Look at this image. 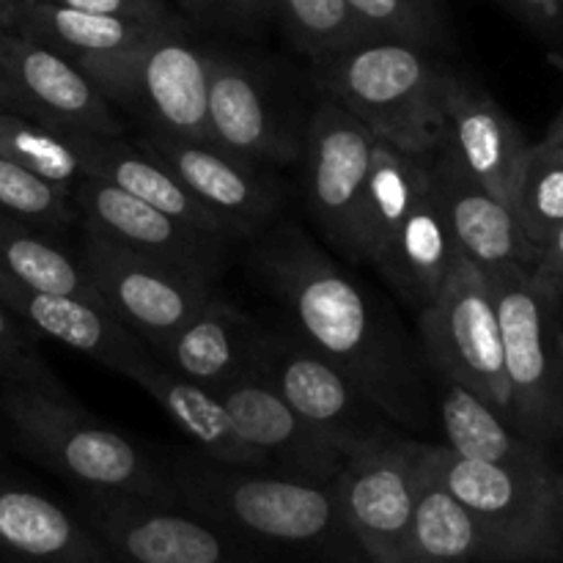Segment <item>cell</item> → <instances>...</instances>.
<instances>
[{"label": "cell", "mask_w": 563, "mask_h": 563, "mask_svg": "<svg viewBox=\"0 0 563 563\" xmlns=\"http://www.w3.org/2000/svg\"><path fill=\"white\" fill-rule=\"evenodd\" d=\"M405 563H489V544L476 517L440 482L421 449L416 506L405 542Z\"/></svg>", "instance_id": "f1b7e54d"}, {"label": "cell", "mask_w": 563, "mask_h": 563, "mask_svg": "<svg viewBox=\"0 0 563 563\" xmlns=\"http://www.w3.org/2000/svg\"><path fill=\"white\" fill-rule=\"evenodd\" d=\"M421 449V440L399 434L352 454L333 478L341 515L372 563H405Z\"/></svg>", "instance_id": "5bb4252c"}, {"label": "cell", "mask_w": 563, "mask_h": 563, "mask_svg": "<svg viewBox=\"0 0 563 563\" xmlns=\"http://www.w3.org/2000/svg\"><path fill=\"white\" fill-rule=\"evenodd\" d=\"M0 212L60 234L80 220L71 192L38 179L36 174L0 154Z\"/></svg>", "instance_id": "d590c367"}, {"label": "cell", "mask_w": 563, "mask_h": 563, "mask_svg": "<svg viewBox=\"0 0 563 563\" xmlns=\"http://www.w3.org/2000/svg\"><path fill=\"white\" fill-rule=\"evenodd\" d=\"M273 16L313 64L372 38L346 0H273Z\"/></svg>", "instance_id": "836d02e7"}, {"label": "cell", "mask_w": 563, "mask_h": 563, "mask_svg": "<svg viewBox=\"0 0 563 563\" xmlns=\"http://www.w3.org/2000/svg\"><path fill=\"white\" fill-rule=\"evenodd\" d=\"M440 146L511 209V190L528 141L476 80L456 71L445 97V135Z\"/></svg>", "instance_id": "ffe728a7"}, {"label": "cell", "mask_w": 563, "mask_h": 563, "mask_svg": "<svg viewBox=\"0 0 563 563\" xmlns=\"http://www.w3.org/2000/svg\"><path fill=\"white\" fill-rule=\"evenodd\" d=\"M561 515H563V473H561Z\"/></svg>", "instance_id": "ee69618b"}, {"label": "cell", "mask_w": 563, "mask_h": 563, "mask_svg": "<svg viewBox=\"0 0 563 563\" xmlns=\"http://www.w3.org/2000/svg\"><path fill=\"white\" fill-rule=\"evenodd\" d=\"M207 121L214 146L262 168L291 163L300 154V141L275 104L269 82L234 53H209Z\"/></svg>", "instance_id": "ac0fdd59"}, {"label": "cell", "mask_w": 563, "mask_h": 563, "mask_svg": "<svg viewBox=\"0 0 563 563\" xmlns=\"http://www.w3.org/2000/svg\"><path fill=\"white\" fill-rule=\"evenodd\" d=\"M0 108L55 130L121 137L124 121L97 82L55 49L0 27Z\"/></svg>", "instance_id": "7c38bea8"}, {"label": "cell", "mask_w": 563, "mask_h": 563, "mask_svg": "<svg viewBox=\"0 0 563 563\" xmlns=\"http://www.w3.org/2000/svg\"><path fill=\"white\" fill-rule=\"evenodd\" d=\"M0 410L33 460L86 493L179 504L170 473L119 429L77 407L71 396L0 383Z\"/></svg>", "instance_id": "277c9868"}, {"label": "cell", "mask_w": 563, "mask_h": 563, "mask_svg": "<svg viewBox=\"0 0 563 563\" xmlns=\"http://www.w3.org/2000/svg\"><path fill=\"white\" fill-rule=\"evenodd\" d=\"M0 273L49 295L99 300L80 258L58 245L53 231L0 212Z\"/></svg>", "instance_id": "4dcf8cb0"}, {"label": "cell", "mask_w": 563, "mask_h": 563, "mask_svg": "<svg viewBox=\"0 0 563 563\" xmlns=\"http://www.w3.org/2000/svg\"><path fill=\"white\" fill-rule=\"evenodd\" d=\"M460 253L445 220L434 181L405 214L372 267L394 286L396 295L416 313L438 297Z\"/></svg>", "instance_id": "603a6c76"}, {"label": "cell", "mask_w": 563, "mask_h": 563, "mask_svg": "<svg viewBox=\"0 0 563 563\" xmlns=\"http://www.w3.org/2000/svg\"><path fill=\"white\" fill-rule=\"evenodd\" d=\"M251 262L313 350L335 363L390 421L432 432L434 396L427 357L388 302L344 273L297 225H278L264 234Z\"/></svg>", "instance_id": "6da1fadb"}, {"label": "cell", "mask_w": 563, "mask_h": 563, "mask_svg": "<svg viewBox=\"0 0 563 563\" xmlns=\"http://www.w3.org/2000/svg\"><path fill=\"white\" fill-rule=\"evenodd\" d=\"M137 146L168 165L176 179L218 214L234 236H258L280 207V187L273 176L214 143L141 132Z\"/></svg>", "instance_id": "9a60e30c"}, {"label": "cell", "mask_w": 563, "mask_h": 563, "mask_svg": "<svg viewBox=\"0 0 563 563\" xmlns=\"http://www.w3.org/2000/svg\"><path fill=\"white\" fill-rule=\"evenodd\" d=\"M504 341L509 423L533 443L563 432V295L533 278L526 264L487 269Z\"/></svg>", "instance_id": "5b68a950"}, {"label": "cell", "mask_w": 563, "mask_h": 563, "mask_svg": "<svg viewBox=\"0 0 563 563\" xmlns=\"http://www.w3.org/2000/svg\"><path fill=\"white\" fill-rule=\"evenodd\" d=\"M16 14V0H0V27L14 25Z\"/></svg>", "instance_id": "7bdbcfd3"}, {"label": "cell", "mask_w": 563, "mask_h": 563, "mask_svg": "<svg viewBox=\"0 0 563 563\" xmlns=\"http://www.w3.org/2000/svg\"><path fill=\"white\" fill-rule=\"evenodd\" d=\"M432 396L438 407L440 429L445 434V449L473 462L506 467H544L553 465L542 443L515 432L506 416L473 394L456 379L432 372Z\"/></svg>", "instance_id": "484cf974"}, {"label": "cell", "mask_w": 563, "mask_h": 563, "mask_svg": "<svg viewBox=\"0 0 563 563\" xmlns=\"http://www.w3.org/2000/svg\"><path fill=\"white\" fill-rule=\"evenodd\" d=\"M251 372L273 385L311 427L346 456L399 438L390 421L335 363L313 350L300 333L264 328L253 350Z\"/></svg>", "instance_id": "ba28073f"}, {"label": "cell", "mask_w": 563, "mask_h": 563, "mask_svg": "<svg viewBox=\"0 0 563 563\" xmlns=\"http://www.w3.org/2000/svg\"><path fill=\"white\" fill-rule=\"evenodd\" d=\"M82 520L115 563H264L251 544L179 504L86 493Z\"/></svg>", "instance_id": "8fae6325"}, {"label": "cell", "mask_w": 563, "mask_h": 563, "mask_svg": "<svg viewBox=\"0 0 563 563\" xmlns=\"http://www.w3.org/2000/svg\"><path fill=\"white\" fill-rule=\"evenodd\" d=\"M130 383L146 390L163 407L165 416L198 445L201 456L220 462V465L247 467V471H269L267 456L242 438L240 429L234 427L229 410H225L223 401H220V396L214 390L190 383L181 374L170 372L154 355L132 374Z\"/></svg>", "instance_id": "cb8c5ba5"}, {"label": "cell", "mask_w": 563, "mask_h": 563, "mask_svg": "<svg viewBox=\"0 0 563 563\" xmlns=\"http://www.w3.org/2000/svg\"><path fill=\"white\" fill-rule=\"evenodd\" d=\"M93 135L55 130L0 108V154L38 179L71 192L88 176Z\"/></svg>", "instance_id": "1f68e13d"}, {"label": "cell", "mask_w": 563, "mask_h": 563, "mask_svg": "<svg viewBox=\"0 0 563 563\" xmlns=\"http://www.w3.org/2000/svg\"><path fill=\"white\" fill-rule=\"evenodd\" d=\"M214 394L242 438L267 456L278 476L330 484L350 460L258 374L245 372Z\"/></svg>", "instance_id": "e0dca14e"}, {"label": "cell", "mask_w": 563, "mask_h": 563, "mask_svg": "<svg viewBox=\"0 0 563 563\" xmlns=\"http://www.w3.org/2000/svg\"><path fill=\"white\" fill-rule=\"evenodd\" d=\"M451 77L434 49L394 38H368L313 64L319 91L401 152L440 146Z\"/></svg>", "instance_id": "3957f363"}, {"label": "cell", "mask_w": 563, "mask_h": 563, "mask_svg": "<svg viewBox=\"0 0 563 563\" xmlns=\"http://www.w3.org/2000/svg\"><path fill=\"white\" fill-rule=\"evenodd\" d=\"M427 366L456 379L509 421V385L493 286L482 267L456 253L443 289L418 313Z\"/></svg>", "instance_id": "9c48e42d"}, {"label": "cell", "mask_w": 563, "mask_h": 563, "mask_svg": "<svg viewBox=\"0 0 563 563\" xmlns=\"http://www.w3.org/2000/svg\"><path fill=\"white\" fill-rule=\"evenodd\" d=\"M561 361H563V328H561Z\"/></svg>", "instance_id": "f6af8a7d"}, {"label": "cell", "mask_w": 563, "mask_h": 563, "mask_svg": "<svg viewBox=\"0 0 563 563\" xmlns=\"http://www.w3.org/2000/svg\"><path fill=\"white\" fill-rule=\"evenodd\" d=\"M179 506L251 544L297 563H372L352 537L333 482L179 456L168 467Z\"/></svg>", "instance_id": "7a4b0ae2"}, {"label": "cell", "mask_w": 563, "mask_h": 563, "mask_svg": "<svg viewBox=\"0 0 563 563\" xmlns=\"http://www.w3.org/2000/svg\"><path fill=\"white\" fill-rule=\"evenodd\" d=\"M434 152H401L390 143H374L372 174L363 201V264H372L412 203L432 185Z\"/></svg>", "instance_id": "f546056e"}, {"label": "cell", "mask_w": 563, "mask_h": 563, "mask_svg": "<svg viewBox=\"0 0 563 563\" xmlns=\"http://www.w3.org/2000/svg\"><path fill=\"white\" fill-rule=\"evenodd\" d=\"M432 181L462 256L484 273L500 264L531 267L537 247L526 240L515 212L473 179L443 146L434 148Z\"/></svg>", "instance_id": "44dd1931"}, {"label": "cell", "mask_w": 563, "mask_h": 563, "mask_svg": "<svg viewBox=\"0 0 563 563\" xmlns=\"http://www.w3.org/2000/svg\"><path fill=\"white\" fill-rule=\"evenodd\" d=\"M71 198L80 212V225H88L143 256L218 280L225 262V245L231 242L225 236L192 229L93 176H86L71 190Z\"/></svg>", "instance_id": "2e32d148"}, {"label": "cell", "mask_w": 563, "mask_h": 563, "mask_svg": "<svg viewBox=\"0 0 563 563\" xmlns=\"http://www.w3.org/2000/svg\"><path fill=\"white\" fill-rule=\"evenodd\" d=\"M0 383L27 385L44 394L69 396L64 383L44 363L42 352L33 346L31 330L0 302Z\"/></svg>", "instance_id": "8d00e7d4"}, {"label": "cell", "mask_w": 563, "mask_h": 563, "mask_svg": "<svg viewBox=\"0 0 563 563\" xmlns=\"http://www.w3.org/2000/svg\"><path fill=\"white\" fill-rule=\"evenodd\" d=\"M212 20L234 27H258L273 16V0H196Z\"/></svg>", "instance_id": "ab89813d"}, {"label": "cell", "mask_w": 563, "mask_h": 563, "mask_svg": "<svg viewBox=\"0 0 563 563\" xmlns=\"http://www.w3.org/2000/svg\"><path fill=\"white\" fill-rule=\"evenodd\" d=\"M44 3L91 11V14L124 16V20L146 22V25H181V20L165 0H44Z\"/></svg>", "instance_id": "74e56055"}, {"label": "cell", "mask_w": 563, "mask_h": 563, "mask_svg": "<svg viewBox=\"0 0 563 563\" xmlns=\"http://www.w3.org/2000/svg\"><path fill=\"white\" fill-rule=\"evenodd\" d=\"M0 302L31 333L47 335L126 379L152 357V350L99 300L27 289L0 273Z\"/></svg>", "instance_id": "d6986e66"}, {"label": "cell", "mask_w": 563, "mask_h": 563, "mask_svg": "<svg viewBox=\"0 0 563 563\" xmlns=\"http://www.w3.org/2000/svg\"><path fill=\"white\" fill-rule=\"evenodd\" d=\"M185 25V22H181ZM14 31L44 47L55 49L77 66L108 60L124 49L135 47L152 33L174 25H146L124 16L91 14V11L66 9L44 0H16Z\"/></svg>", "instance_id": "83f0119b"}, {"label": "cell", "mask_w": 563, "mask_h": 563, "mask_svg": "<svg viewBox=\"0 0 563 563\" xmlns=\"http://www.w3.org/2000/svg\"><path fill=\"white\" fill-rule=\"evenodd\" d=\"M429 460L482 526L489 563L563 561L561 473L553 465H489L456 456L443 443H429Z\"/></svg>", "instance_id": "8992f818"}, {"label": "cell", "mask_w": 563, "mask_h": 563, "mask_svg": "<svg viewBox=\"0 0 563 563\" xmlns=\"http://www.w3.org/2000/svg\"><path fill=\"white\" fill-rule=\"evenodd\" d=\"M80 69L143 132L212 143L207 121L209 49L198 47L185 25L163 27L135 47Z\"/></svg>", "instance_id": "52a82bcc"}, {"label": "cell", "mask_w": 563, "mask_h": 563, "mask_svg": "<svg viewBox=\"0 0 563 563\" xmlns=\"http://www.w3.org/2000/svg\"><path fill=\"white\" fill-rule=\"evenodd\" d=\"M511 212L533 247L563 223V157L548 143H528L511 190Z\"/></svg>", "instance_id": "d6a6232c"}, {"label": "cell", "mask_w": 563, "mask_h": 563, "mask_svg": "<svg viewBox=\"0 0 563 563\" xmlns=\"http://www.w3.org/2000/svg\"><path fill=\"white\" fill-rule=\"evenodd\" d=\"M88 176L102 179L141 201L152 203L159 212L192 225V229L209 231V234L236 240L229 225L209 212L185 185L174 176L168 165L159 163L146 148L121 137H93L91 157H88Z\"/></svg>", "instance_id": "4316f807"}, {"label": "cell", "mask_w": 563, "mask_h": 563, "mask_svg": "<svg viewBox=\"0 0 563 563\" xmlns=\"http://www.w3.org/2000/svg\"><path fill=\"white\" fill-rule=\"evenodd\" d=\"M544 143H548L550 148H555V152L563 157V108L559 110V115L553 119V124H550L548 135H544Z\"/></svg>", "instance_id": "b9f144b4"}, {"label": "cell", "mask_w": 563, "mask_h": 563, "mask_svg": "<svg viewBox=\"0 0 563 563\" xmlns=\"http://www.w3.org/2000/svg\"><path fill=\"white\" fill-rule=\"evenodd\" d=\"M82 269L99 302L154 352L214 295V280L148 258L82 225Z\"/></svg>", "instance_id": "30bf717a"}, {"label": "cell", "mask_w": 563, "mask_h": 563, "mask_svg": "<svg viewBox=\"0 0 563 563\" xmlns=\"http://www.w3.org/2000/svg\"><path fill=\"white\" fill-rule=\"evenodd\" d=\"M0 550L25 563H115L97 533L33 489L0 482Z\"/></svg>", "instance_id": "d4e9b609"}, {"label": "cell", "mask_w": 563, "mask_h": 563, "mask_svg": "<svg viewBox=\"0 0 563 563\" xmlns=\"http://www.w3.org/2000/svg\"><path fill=\"white\" fill-rule=\"evenodd\" d=\"M531 273L539 284L563 295V223L548 236L544 245L537 247Z\"/></svg>", "instance_id": "60d3db41"}, {"label": "cell", "mask_w": 563, "mask_h": 563, "mask_svg": "<svg viewBox=\"0 0 563 563\" xmlns=\"http://www.w3.org/2000/svg\"><path fill=\"white\" fill-rule=\"evenodd\" d=\"M377 137L339 102L317 104L306 126V198L324 240L363 264L361 218Z\"/></svg>", "instance_id": "4fadbf2b"}, {"label": "cell", "mask_w": 563, "mask_h": 563, "mask_svg": "<svg viewBox=\"0 0 563 563\" xmlns=\"http://www.w3.org/2000/svg\"><path fill=\"white\" fill-rule=\"evenodd\" d=\"M346 3L372 38L418 44L434 53L449 44V22L440 0H346Z\"/></svg>", "instance_id": "e575fe53"}, {"label": "cell", "mask_w": 563, "mask_h": 563, "mask_svg": "<svg viewBox=\"0 0 563 563\" xmlns=\"http://www.w3.org/2000/svg\"><path fill=\"white\" fill-rule=\"evenodd\" d=\"M258 333L262 324L256 319L214 291L207 306L181 324L154 357L190 383L220 390L231 379L251 372Z\"/></svg>", "instance_id": "7402d4cb"}, {"label": "cell", "mask_w": 563, "mask_h": 563, "mask_svg": "<svg viewBox=\"0 0 563 563\" xmlns=\"http://www.w3.org/2000/svg\"><path fill=\"white\" fill-rule=\"evenodd\" d=\"M522 25L531 27L544 44L563 49V0H498Z\"/></svg>", "instance_id": "f35d334b"}]
</instances>
